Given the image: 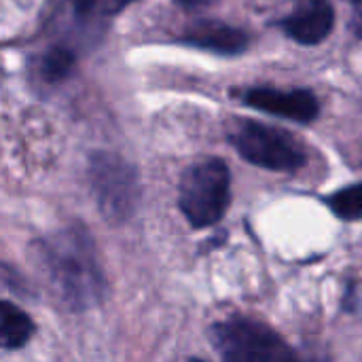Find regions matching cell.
Wrapping results in <instances>:
<instances>
[{"label":"cell","mask_w":362,"mask_h":362,"mask_svg":"<svg viewBox=\"0 0 362 362\" xmlns=\"http://www.w3.org/2000/svg\"><path fill=\"white\" fill-rule=\"evenodd\" d=\"M32 257L55 297L70 312L95 308L106 295V278L89 231L64 227L32 244Z\"/></svg>","instance_id":"obj_1"},{"label":"cell","mask_w":362,"mask_h":362,"mask_svg":"<svg viewBox=\"0 0 362 362\" xmlns=\"http://www.w3.org/2000/svg\"><path fill=\"white\" fill-rule=\"evenodd\" d=\"M231 202V174L225 161L204 159L185 170L178 187V206L195 229L216 225Z\"/></svg>","instance_id":"obj_2"},{"label":"cell","mask_w":362,"mask_h":362,"mask_svg":"<svg viewBox=\"0 0 362 362\" xmlns=\"http://www.w3.org/2000/svg\"><path fill=\"white\" fill-rule=\"evenodd\" d=\"M210 339L223 362H297L282 335L255 318H227L210 329Z\"/></svg>","instance_id":"obj_3"},{"label":"cell","mask_w":362,"mask_h":362,"mask_svg":"<svg viewBox=\"0 0 362 362\" xmlns=\"http://www.w3.org/2000/svg\"><path fill=\"white\" fill-rule=\"evenodd\" d=\"M89 187L93 199L110 223H125L138 208L140 185L136 170L112 153H95L89 159Z\"/></svg>","instance_id":"obj_4"},{"label":"cell","mask_w":362,"mask_h":362,"mask_svg":"<svg viewBox=\"0 0 362 362\" xmlns=\"http://www.w3.org/2000/svg\"><path fill=\"white\" fill-rule=\"evenodd\" d=\"M231 142L248 163L272 172H297L305 163L303 146L288 132L265 123H238L231 132Z\"/></svg>","instance_id":"obj_5"},{"label":"cell","mask_w":362,"mask_h":362,"mask_svg":"<svg viewBox=\"0 0 362 362\" xmlns=\"http://www.w3.org/2000/svg\"><path fill=\"white\" fill-rule=\"evenodd\" d=\"M335 23V13L329 0H297L282 21V30L299 45L322 42Z\"/></svg>","instance_id":"obj_6"},{"label":"cell","mask_w":362,"mask_h":362,"mask_svg":"<svg viewBox=\"0 0 362 362\" xmlns=\"http://www.w3.org/2000/svg\"><path fill=\"white\" fill-rule=\"evenodd\" d=\"M246 104L263 110L267 115L284 117L291 121L299 123H310L318 115V100L314 93L295 89V91H280V89H269V87H259L246 91Z\"/></svg>","instance_id":"obj_7"},{"label":"cell","mask_w":362,"mask_h":362,"mask_svg":"<svg viewBox=\"0 0 362 362\" xmlns=\"http://www.w3.org/2000/svg\"><path fill=\"white\" fill-rule=\"evenodd\" d=\"M182 42L223 55H238L248 47V34L221 21H197L187 28Z\"/></svg>","instance_id":"obj_8"},{"label":"cell","mask_w":362,"mask_h":362,"mask_svg":"<svg viewBox=\"0 0 362 362\" xmlns=\"http://www.w3.org/2000/svg\"><path fill=\"white\" fill-rule=\"evenodd\" d=\"M34 335L32 318L15 303L0 299V350H19Z\"/></svg>","instance_id":"obj_9"},{"label":"cell","mask_w":362,"mask_h":362,"mask_svg":"<svg viewBox=\"0 0 362 362\" xmlns=\"http://www.w3.org/2000/svg\"><path fill=\"white\" fill-rule=\"evenodd\" d=\"M74 66V51L66 45H53L38 62V74L45 83L53 85L64 81Z\"/></svg>","instance_id":"obj_10"},{"label":"cell","mask_w":362,"mask_h":362,"mask_svg":"<svg viewBox=\"0 0 362 362\" xmlns=\"http://www.w3.org/2000/svg\"><path fill=\"white\" fill-rule=\"evenodd\" d=\"M329 208L335 216L344 221H361L362 218V185H352L339 189L327 199Z\"/></svg>","instance_id":"obj_11"},{"label":"cell","mask_w":362,"mask_h":362,"mask_svg":"<svg viewBox=\"0 0 362 362\" xmlns=\"http://www.w3.org/2000/svg\"><path fill=\"white\" fill-rule=\"evenodd\" d=\"M0 291L25 293L23 278H21L13 267H8V265H6V263H2V261H0Z\"/></svg>","instance_id":"obj_12"},{"label":"cell","mask_w":362,"mask_h":362,"mask_svg":"<svg viewBox=\"0 0 362 362\" xmlns=\"http://www.w3.org/2000/svg\"><path fill=\"white\" fill-rule=\"evenodd\" d=\"M350 4V25L362 38V0H348Z\"/></svg>","instance_id":"obj_13"},{"label":"cell","mask_w":362,"mask_h":362,"mask_svg":"<svg viewBox=\"0 0 362 362\" xmlns=\"http://www.w3.org/2000/svg\"><path fill=\"white\" fill-rule=\"evenodd\" d=\"M98 2H100V0H70L74 13H76L78 17H87V15L95 8Z\"/></svg>","instance_id":"obj_14"},{"label":"cell","mask_w":362,"mask_h":362,"mask_svg":"<svg viewBox=\"0 0 362 362\" xmlns=\"http://www.w3.org/2000/svg\"><path fill=\"white\" fill-rule=\"evenodd\" d=\"M102 2V11L106 13V15H112V13H119V11H123L129 2H134V0H100Z\"/></svg>","instance_id":"obj_15"},{"label":"cell","mask_w":362,"mask_h":362,"mask_svg":"<svg viewBox=\"0 0 362 362\" xmlns=\"http://www.w3.org/2000/svg\"><path fill=\"white\" fill-rule=\"evenodd\" d=\"M180 6H187V8H197V6H204V4H210L214 0H176Z\"/></svg>","instance_id":"obj_16"},{"label":"cell","mask_w":362,"mask_h":362,"mask_svg":"<svg viewBox=\"0 0 362 362\" xmlns=\"http://www.w3.org/2000/svg\"><path fill=\"white\" fill-rule=\"evenodd\" d=\"M189 362H206V361H199V358H191Z\"/></svg>","instance_id":"obj_17"}]
</instances>
